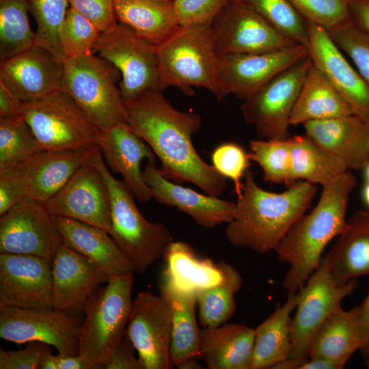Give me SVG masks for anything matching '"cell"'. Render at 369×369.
Instances as JSON below:
<instances>
[{
  "mask_svg": "<svg viewBox=\"0 0 369 369\" xmlns=\"http://www.w3.org/2000/svg\"><path fill=\"white\" fill-rule=\"evenodd\" d=\"M327 31L340 50L352 60L369 86V35L351 20Z\"/></svg>",
  "mask_w": 369,
  "mask_h": 369,
  "instance_id": "cell-43",
  "label": "cell"
},
{
  "mask_svg": "<svg viewBox=\"0 0 369 369\" xmlns=\"http://www.w3.org/2000/svg\"><path fill=\"white\" fill-rule=\"evenodd\" d=\"M102 173L108 186L111 203L109 234L131 262L135 273L144 274L155 261L163 258L173 241L168 228L148 221L139 210L134 195L124 180L109 172L98 146L87 160Z\"/></svg>",
  "mask_w": 369,
  "mask_h": 369,
  "instance_id": "cell-5",
  "label": "cell"
},
{
  "mask_svg": "<svg viewBox=\"0 0 369 369\" xmlns=\"http://www.w3.org/2000/svg\"><path fill=\"white\" fill-rule=\"evenodd\" d=\"M366 366L369 368V359H366Z\"/></svg>",
  "mask_w": 369,
  "mask_h": 369,
  "instance_id": "cell-57",
  "label": "cell"
},
{
  "mask_svg": "<svg viewBox=\"0 0 369 369\" xmlns=\"http://www.w3.org/2000/svg\"><path fill=\"white\" fill-rule=\"evenodd\" d=\"M79 315L53 308L0 307V338L16 344L42 342L62 355L79 354Z\"/></svg>",
  "mask_w": 369,
  "mask_h": 369,
  "instance_id": "cell-12",
  "label": "cell"
},
{
  "mask_svg": "<svg viewBox=\"0 0 369 369\" xmlns=\"http://www.w3.org/2000/svg\"><path fill=\"white\" fill-rule=\"evenodd\" d=\"M210 29L218 55L271 53L298 44L249 8L230 1L214 18Z\"/></svg>",
  "mask_w": 369,
  "mask_h": 369,
  "instance_id": "cell-15",
  "label": "cell"
},
{
  "mask_svg": "<svg viewBox=\"0 0 369 369\" xmlns=\"http://www.w3.org/2000/svg\"><path fill=\"white\" fill-rule=\"evenodd\" d=\"M155 50L162 92L175 87L192 96L198 87L223 100L210 24L180 25Z\"/></svg>",
  "mask_w": 369,
  "mask_h": 369,
  "instance_id": "cell-4",
  "label": "cell"
},
{
  "mask_svg": "<svg viewBox=\"0 0 369 369\" xmlns=\"http://www.w3.org/2000/svg\"><path fill=\"white\" fill-rule=\"evenodd\" d=\"M163 259L165 267L163 276L181 288L195 291L221 283L228 264L200 257L191 245L183 241H173Z\"/></svg>",
  "mask_w": 369,
  "mask_h": 369,
  "instance_id": "cell-33",
  "label": "cell"
},
{
  "mask_svg": "<svg viewBox=\"0 0 369 369\" xmlns=\"http://www.w3.org/2000/svg\"><path fill=\"white\" fill-rule=\"evenodd\" d=\"M94 148L43 150L1 167L0 172L14 182L23 197L44 204L87 161Z\"/></svg>",
  "mask_w": 369,
  "mask_h": 369,
  "instance_id": "cell-16",
  "label": "cell"
},
{
  "mask_svg": "<svg viewBox=\"0 0 369 369\" xmlns=\"http://www.w3.org/2000/svg\"><path fill=\"white\" fill-rule=\"evenodd\" d=\"M168 1H173V0H168Z\"/></svg>",
  "mask_w": 369,
  "mask_h": 369,
  "instance_id": "cell-58",
  "label": "cell"
},
{
  "mask_svg": "<svg viewBox=\"0 0 369 369\" xmlns=\"http://www.w3.org/2000/svg\"><path fill=\"white\" fill-rule=\"evenodd\" d=\"M356 184L348 170L323 185L317 204L295 223L274 249L277 260L289 265L282 282L288 293L303 288L319 266L326 245L348 228L346 209Z\"/></svg>",
  "mask_w": 369,
  "mask_h": 369,
  "instance_id": "cell-3",
  "label": "cell"
},
{
  "mask_svg": "<svg viewBox=\"0 0 369 369\" xmlns=\"http://www.w3.org/2000/svg\"><path fill=\"white\" fill-rule=\"evenodd\" d=\"M96 145L107 164L120 174L123 180L141 202L152 198L146 183L141 164L144 159L154 163L155 154L150 146L128 123H120L105 130H99Z\"/></svg>",
  "mask_w": 369,
  "mask_h": 369,
  "instance_id": "cell-24",
  "label": "cell"
},
{
  "mask_svg": "<svg viewBox=\"0 0 369 369\" xmlns=\"http://www.w3.org/2000/svg\"><path fill=\"white\" fill-rule=\"evenodd\" d=\"M240 273L228 264L224 279L219 284L196 291L200 323L203 328L226 323L235 313V294L242 285Z\"/></svg>",
  "mask_w": 369,
  "mask_h": 369,
  "instance_id": "cell-36",
  "label": "cell"
},
{
  "mask_svg": "<svg viewBox=\"0 0 369 369\" xmlns=\"http://www.w3.org/2000/svg\"><path fill=\"white\" fill-rule=\"evenodd\" d=\"M48 346L36 342L18 351H5L1 348L0 369H38L42 355Z\"/></svg>",
  "mask_w": 369,
  "mask_h": 369,
  "instance_id": "cell-48",
  "label": "cell"
},
{
  "mask_svg": "<svg viewBox=\"0 0 369 369\" xmlns=\"http://www.w3.org/2000/svg\"><path fill=\"white\" fill-rule=\"evenodd\" d=\"M44 206L54 216L77 220L110 232L108 186L100 170L88 161L80 166Z\"/></svg>",
  "mask_w": 369,
  "mask_h": 369,
  "instance_id": "cell-17",
  "label": "cell"
},
{
  "mask_svg": "<svg viewBox=\"0 0 369 369\" xmlns=\"http://www.w3.org/2000/svg\"><path fill=\"white\" fill-rule=\"evenodd\" d=\"M363 346L358 305L349 310L341 308L327 318L312 340L308 357L327 361L341 369Z\"/></svg>",
  "mask_w": 369,
  "mask_h": 369,
  "instance_id": "cell-28",
  "label": "cell"
},
{
  "mask_svg": "<svg viewBox=\"0 0 369 369\" xmlns=\"http://www.w3.org/2000/svg\"><path fill=\"white\" fill-rule=\"evenodd\" d=\"M51 265L36 256L0 253V307L52 308Z\"/></svg>",
  "mask_w": 369,
  "mask_h": 369,
  "instance_id": "cell-19",
  "label": "cell"
},
{
  "mask_svg": "<svg viewBox=\"0 0 369 369\" xmlns=\"http://www.w3.org/2000/svg\"><path fill=\"white\" fill-rule=\"evenodd\" d=\"M299 301V292H288L283 303L255 329L251 369L273 368L290 357L291 314Z\"/></svg>",
  "mask_w": 369,
  "mask_h": 369,
  "instance_id": "cell-32",
  "label": "cell"
},
{
  "mask_svg": "<svg viewBox=\"0 0 369 369\" xmlns=\"http://www.w3.org/2000/svg\"><path fill=\"white\" fill-rule=\"evenodd\" d=\"M229 0H173L180 25L208 23Z\"/></svg>",
  "mask_w": 369,
  "mask_h": 369,
  "instance_id": "cell-46",
  "label": "cell"
},
{
  "mask_svg": "<svg viewBox=\"0 0 369 369\" xmlns=\"http://www.w3.org/2000/svg\"><path fill=\"white\" fill-rule=\"evenodd\" d=\"M42 150L20 115L0 118V167Z\"/></svg>",
  "mask_w": 369,
  "mask_h": 369,
  "instance_id": "cell-41",
  "label": "cell"
},
{
  "mask_svg": "<svg viewBox=\"0 0 369 369\" xmlns=\"http://www.w3.org/2000/svg\"><path fill=\"white\" fill-rule=\"evenodd\" d=\"M312 62L308 57L272 79L241 106L259 139H286L292 112Z\"/></svg>",
  "mask_w": 369,
  "mask_h": 369,
  "instance_id": "cell-10",
  "label": "cell"
},
{
  "mask_svg": "<svg viewBox=\"0 0 369 369\" xmlns=\"http://www.w3.org/2000/svg\"><path fill=\"white\" fill-rule=\"evenodd\" d=\"M359 320L364 335V346L360 351L363 356L369 359V290L364 300L359 305Z\"/></svg>",
  "mask_w": 369,
  "mask_h": 369,
  "instance_id": "cell-53",
  "label": "cell"
},
{
  "mask_svg": "<svg viewBox=\"0 0 369 369\" xmlns=\"http://www.w3.org/2000/svg\"><path fill=\"white\" fill-rule=\"evenodd\" d=\"M18 111L43 150L97 146L99 129L62 89L36 100L20 101Z\"/></svg>",
  "mask_w": 369,
  "mask_h": 369,
  "instance_id": "cell-8",
  "label": "cell"
},
{
  "mask_svg": "<svg viewBox=\"0 0 369 369\" xmlns=\"http://www.w3.org/2000/svg\"><path fill=\"white\" fill-rule=\"evenodd\" d=\"M37 29L36 44L51 51L59 60L66 59L61 42L62 28L70 7L68 0H27Z\"/></svg>",
  "mask_w": 369,
  "mask_h": 369,
  "instance_id": "cell-39",
  "label": "cell"
},
{
  "mask_svg": "<svg viewBox=\"0 0 369 369\" xmlns=\"http://www.w3.org/2000/svg\"><path fill=\"white\" fill-rule=\"evenodd\" d=\"M160 295L172 314L171 359L178 368L184 361L199 357L200 331L195 316L196 291L181 288L162 276Z\"/></svg>",
  "mask_w": 369,
  "mask_h": 369,
  "instance_id": "cell-29",
  "label": "cell"
},
{
  "mask_svg": "<svg viewBox=\"0 0 369 369\" xmlns=\"http://www.w3.org/2000/svg\"><path fill=\"white\" fill-rule=\"evenodd\" d=\"M20 101L16 98L0 83V118H10L20 115L19 105Z\"/></svg>",
  "mask_w": 369,
  "mask_h": 369,
  "instance_id": "cell-51",
  "label": "cell"
},
{
  "mask_svg": "<svg viewBox=\"0 0 369 369\" xmlns=\"http://www.w3.org/2000/svg\"><path fill=\"white\" fill-rule=\"evenodd\" d=\"M134 350L132 344L125 336L115 349L105 368L142 369L138 358H136L134 355Z\"/></svg>",
  "mask_w": 369,
  "mask_h": 369,
  "instance_id": "cell-49",
  "label": "cell"
},
{
  "mask_svg": "<svg viewBox=\"0 0 369 369\" xmlns=\"http://www.w3.org/2000/svg\"><path fill=\"white\" fill-rule=\"evenodd\" d=\"M63 72L64 62L37 44L0 61V83L21 102L61 90Z\"/></svg>",
  "mask_w": 369,
  "mask_h": 369,
  "instance_id": "cell-21",
  "label": "cell"
},
{
  "mask_svg": "<svg viewBox=\"0 0 369 369\" xmlns=\"http://www.w3.org/2000/svg\"><path fill=\"white\" fill-rule=\"evenodd\" d=\"M249 157L262 169L266 181L284 184L295 182L292 171L289 137L286 139H262L249 141Z\"/></svg>",
  "mask_w": 369,
  "mask_h": 369,
  "instance_id": "cell-40",
  "label": "cell"
},
{
  "mask_svg": "<svg viewBox=\"0 0 369 369\" xmlns=\"http://www.w3.org/2000/svg\"><path fill=\"white\" fill-rule=\"evenodd\" d=\"M308 57V49L301 44L271 53L218 55L223 96L234 94L246 100L279 73Z\"/></svg>",
  "mask_w": 369,
  "mask_h": 369,
  "instance_id": "cell-18",
  "label": "cell"
},
{
  "mask_svg": "<svg viewBox=\"0 0 369 369\" xmlns=\"http://www.w3.org/2000/svg\"><path fill=\"white\" fill-rule=\"evenodd\" d=\"M212 165L226 178L233 181L237 197L243 191V178L248 171L250 159L248 152L234 142H226L217 146L211 154Z\"/></svg>",
  "mask_w": 369,
  "mask_h": 369,
  "instance_id": "cell-45",
  "label": "cell"
},
{
  "mask_svg": "<svg viewBox=\"0 0 369 369\" xmlns=\"http://www.w3.org/2000/svg\"><path fill=\"white\" fill-rule=\"evenodd\" d=\"M38 369H58L56 355H53L48 346L44 350Z\"/></svg>",
  "mask_w": 369,
  "mask_h": 369,
  "instance_id": "cell-54",
  "label": "cell"
},
{
  "mask_svg": "<svg viewBox=\"0 0 369 369\" xmlns=\"http://www.w3.org/2000/svg\"><path fill=\"white\" fill-rule=\"evenodd\" d=\"M292 176L322 187L348 171L336 156L316 143L305 133L289 137Z\"/></svg>",
  "mask_w": 369,
  "mask_h": 369,
  "instance_id": "cell-35",
  "label": "cell"
},
{
  "mask_svg": "<svg viewBox=\"0 0 369 369\" xmlns=\"http://www.w3.org/2000/svg\"><path fill=\"white\" fill-rule=\"evenodd\" d=\"M365 181L369 182V161L363 169Z\"/></svg>",
  "mask_w": 369,
  "mask_h": 369,
  "instance_id": "cell-56",
  "label": "cell"
},
{
  "mask_svg": "<svg viewBox=\"0 0 369 369\" xmlns=\"http://www.w3.org/2000/svg\"><path fill=\"white\" fill-rule=\"evenodd\" d=\"M232 219L225 236L232 245L264 254L275 249L290 228L308 210L316 184L298 180L279 193L266 191L256 182L250 171L245 175Z\"/></svg>",
  "mask_w": 369,
  "mask_h": 369,
  "instance_id": "cell-2",
  "label": "cell"
},
{
  "mask_svg": "<svg viewBox=\"0 0 369 369\" xmlns=\"http://www.w3.org/2000/svg\"><path fill=\"white\" fill-rule=\"evenodd\" d=\"M52 306L79 315L92 292L110 276L86 256L64 243L52 261Z\"/></svg>",
  "mask_w": 369,
  "mask_h": 369,
  "instance_id": "cell-22",
  "label": "cell"
},
{
  "mask_svg": "<svg viewBox=\"0 0 369 369\" xmlns=\"http://www.w3.org/2000/svg\"><path fill=\"white\" fill-rule=\"evenodd\" d=\"M27 0H0V60L36 45V35L28 18Z\"/></svg>",
  "mask_w": 369,
  "mask_h": 369,
  "instance_id": "cell-37",
  "label": "cell"
},
{
  "mask_svg": "<svg viewBox=\"0 0 369 369\" xmlns=\"http://www.w3.org/2000/svg\"><path fill=\"white\" fill-rule=\"evenodd\" d=\"M312 64L346 100L356 117L369 124V86L332 41L327 30L305 20Z\"/></svg>",
  "mask_w": 369,
  "mask_h": 369,
  "instance_id": "cell-20",
  "label": "cell"
},
{
  "mask_svg": "<svg viewBox=\"0 0 369 369\" xmlns=\"http://www.w3.org/2000/svg\"><path fill=\"white\" fill-rule=\"evenodd\" d=\"M351 21L369 35V0H349Z\"/></svg>",
  "mask_w": 369,
  "mask_h": 369,
  "instance_id": "cell-50",
  "label": "cell"
},
{
  "mask_svg": "<svg viewBox=\"0 0 369 369\" xmlns=\"http://www.w3.org/2000/svg\"><path fill=\"white\" fill-rule=\"evenodd\" d=\"M101 33L90 20L69 7L61 31L66 59L91 52Z\"/></svg>",
  "mask_w": 369,
  "mask_h": 369,
  "instance_id": "cell-42",
  "label": "cell"
},
{
  "mask_svg": "<svg viewBox=\"0 0 369 369\" xmlns=\"http://www.w3.org/2000/svg\"><path fill=\"white\" fill-rule=\"evenodd\" d=\"M305 20L323 27L333 29L351 20L349 0H288Z\"/></svg>",
  "mask_w": 369,
  "mask_h": 369,
  "instance_id": "cell-44",
  "label": "cell"
},
{
  "mask_svg": "<svg viewBox=\"0 0 369 369\" xmlns=\"http://www.w3.org/2000/svg\"><path fill=\"white\" fill-rule=\"evenodd\" d=\"M351 115L346 100L312 64L292 112L290 126Z\"/></svg>",
  "mask_w": 369,
  "mask_h": 369,
  "instance_id": "cell-34",
  "label": "cell"
},
{
  "mask_svg": "<svg viewBox=\"0 0 369 369\" xmlns=\"http://www.w3.org/2000/svg\"><path fill=\"white\" fill-rule=\"evenodd\" d=\"M58 369H98L96 366L81 355H57Z\"/></svg>",
  "mask_w": 369,
  "mask_h": 369,
  "instance_id": "cell-52",
  "label": "cell"
},
{
  "mask_svg": "<svg viewBox=\"0 0 369 369\" xmlns=\"http://www.w3.org/2000/svg\"><path fill=\"white\" fill-rule=\"evenodd\" d=\"M92 51L118 70L122 77L119 87L124 102L147 90L161 91L155 46L128 26L117 22L102 32Z\"/></svg>",
  "mask_w": 369,
  "mask_h": 369,
  "instance_id": "cell-9",
  "label": "cell"
},
{
  "mask_svg": "<svg viewBox=\"0 0 369 369\" xmlns=\"http://www.w3.org/2000/svg\"><path fill=\"white\" fill-rule=\"evenodd\" d=\"M249 8L279 33L307 48L309 35L305 20L288 0H229Z\"/></svg>",
  "mask_w": 369,
  "mask_h": 369,
  "instance_id": "cell-38",
  "label": "cell"
},
{
  "mask_svg": "<svg viewBox=\"0 0 369 369\" xmlns=\"http://www.w3.org/2000/svg\"><path fill=\"white\" fill-rule=\"evenodd\" d=\"M172 335L169 306L161 295L144 290L133 300L125 336L142 369H169Z\"/></svg>",
  "mask_w": 369,
  "mask_h": 369,
  "instance_id": "cell-14",
  "label": "cell"
},
{
  "mask_svg": "<svg viewBox=\"0 0 369 369\" xmlns=\"http://www.w3.org/2000/svg\"><path fill=\"white\" fill-rule=\"evenodd\" d=\"M348 223V228L338 236L325 256L332 279L338 286L369 275V210L355 212Z\"/></svg>",
  "mask_w": 369,
  "mask_h": 369,
  "instance_id": "cell-30",
  "label": "cell"
},
{
  "mask_svg": "<svg viewBox=\"0 0 369 369\" xmlns=\"http://www.w3.org/2000/svg\"><path fill=\"white\" fill-rule=\"evenodd\" d=\"M255 329L224 323L200 331L199 357L209 369H251Z\"/></svg>",
  "mask_w": 369,
  "mask_h": 369,
  "instance_id": "cell-27",
  "label": "cell"
},
{
  "mask_svg": "<svg viewBox=\"0 0 369 369\" xmlns=\"http://www.w3.org/2000/svg\"><path fill=\"white\" fill-rule=\"evenodd\" d=\"M119 73L111 64L92 51L64 62L62 90L99 130L129 124L117 85Z\"/></svg>",
  "mask_w": 369,
  "mask_h": 369,
  "instance_id": "cell-7",
  "label": "cell"
},
{
  "mask_svg": "<svg viewBox=\"0 0 369 369\" xmlns=\"http://www.w3.org/2000/svg\"><path fill=\"white\" fill-rule=\"evenodd\" d=\"M68 2L70 8L90 20L101 32L118 22L113 0H68Z\"/></svg>",
  "mask_w": 369,
  "mask_h": 369,
  "instance_id": "cell-47",
  "label": "cell"
},
{
  "mask_svg": "<svg viewBox=\"0 0 369 369\" xmlns=\"http://www.w3.org/2000/svg\"><path fill=\"white\" fill-rule=\"evenodd\" d=\"M124 104L129 124L159 158L166 178L178 184L191 182L213 196L223 194L227 178L200 157L192 143V135L202 125L200 115L178 110L155 90Z\"/></svg>",
  "mask_w": 369,
  "mask_h": 369,
  "instance_id": "cell-1",
  "label": "cell"
},
{
  "mask_svg": "<svg viewBox=\"0 0 369 369\" xmlns=\"http://www.w3.org/2000/svg\"><path fill=\"white\" fill-rule=\"evenodd\" d=\"M113 3L116 20L154 46L180 25L173 1L113 0Z\"/></svg>",
  "mask_w": 369,
  "mask_h": 369,
  "instance_id": "cell-31",
  "label": "cell"
},
{
  "mask_svg": "<svg viewBox=\"0 0 369 369\" xmlns=\"http://www.w3.org/2000/svg\"><path fill=\"white\" fill-rule=\"evenodd\" d=\"M63 244L55 217L43 204L24 197L0 217V253L27 254L52 264Z\"/></svg>",
  "mask_w": 369,
  "mask_h": 369,
  "instance_id": "cell-13",
  "label": "cell"
},
{
  "mask_svg": "<svg viewBox=\"0 0 369 369\" xmlns=\"http://www.w3.org/2000/svg\"><path fill=\"white\" fill-rule=\"evenodd\" d=\"M354 279L344 286L336 285L331 275L326 257L298 292L299 301L292 319V349L288 358L307 359L312 340L322 324L342 308L341 303L356 288Z\"/></svg>",
  "mask_w": 369,
  "mask_h": 369,
  "instance_id": "cell-11",
  "label": "cell"
},
{
  "mask_svg": "<svg viewBox=\"0 0 369 369\" xmlns=\"http://www.w3.org/2000/svg\"><path fill=\"white\" fill-rule=\"evenodd\" d=\"M144 180L157 202L188 215L197 224L213 228L228 223L233 217L235 203L208 194H201L166 178L154 163L148 162L143 170Z\"/></svg>",
  "mask_w": 369,
  "mask_h": 369,
  "instance_id": "cell-23",
  "label": "cell"
},
{
  "mask_svg": "<svg viewBox=\"0 0 369 369\" xmlns=\"http://www.w3.org/2000/svg\"><path fill=\"white\" fill-rule=\"evenodd\" d=\"M305 133L338 157L348 170H363L369 161V124L354 115L310 121Z\"/></svg>",
  "mask_w": 369,
  "mask_h": 369,
  "instance_id": "cell-25",
  "label": "cell"
},
{
  "mask_svg": "<svg viewBox=\"0 0 369 369\" xmlns=\"http://www.w3.org/2000/svg\"><path fill=\"white\" fill-rule=\"evenodd\" d=\"M133 273L110 276L105 285L92 292L83 308L79 354L98 369L105 368L125 336L133 306Z\"/></svg>",
  "mask_w": 369,
  "mask_h": 369,
  "instance_id": "cell-6",
  "label": "cell"
},
{
  "mask_svg": "<svg viewBox=\"0 0 369 369\" xmlns=\"http://www.w3.org/2000/svg\"><path fill=\"white\" fill-rule=\"evenodd\" d=\"M55 217L64 245L92 260L109 276L135 273L131 262L107 232L77 220Z\"/></svg>",
  "mask_w": 369,
  "mask_h": 369,
  "instance_id": "cell-26",
  "label": "cell"
},
{
  "mask_svg": "<svg viewBox=\"0 0 369 369\" xmlns=\"http://www.w3.org/2000/svg\"><path fill=\"white\" fill-rule=\"evenodd\" d=\"M361 198L364 204L369 209V182L365 181L361 190Z\"/></svg>",
  "mask_w": 369,
  "mask_h": 369,
  "instance_id": "cell-55",
  "label": "cell"
}]
</instances>
